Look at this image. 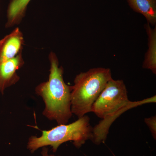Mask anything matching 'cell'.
I'll use <instances>...</instances> for the list:
<instances>
[{
	"instance_id": "obj_6",
	"label": "cell",
	"mask_w": 156,
	"mask_h": 156,
	"mask_svg": "<svg viewBox=\"0 0 156 156\" xmlns=\"http://www.w3.org/2000/svg\"><path fill=\"white\" fill-rule=\"evenodd\" d=\"M24 41L19 28L0 41V63L12 59L22 52Z\"/></svg>"
},
{
	"instance_id": "obj_7",
	"label": "cell",
	"mask_w": 156,
	"mask_h": 156,
	"mask_svg": "<svg viewBox=\"0 0 156 156\" xmlns=\"http://www.w3.org/2000/svg\"><path fill=\"white\" fill-rule=\"evenodd\" d=\"M129 7L145 17L151 26L156 23V0H126Z\"/></svg>"
},
{
	"instance_id": "obj_4",
	"label": "cell",
	"mask_w": 156,
	"mask_h": 156,
	"mask_svg": "<svg viewBox=\"0 0 156 156\" xmlns=\"http://www.w3.org/2000/svg\"><path fill=\"white\" fill-rule=\"evenodd\" d=\"M92 132L90 118L85 115L71 124L58 125L50 130L42 131L39 137L32 135L28 139L27 147L33 154L40 148L49 146L55 153L62 144L70 141L75 147L80 148L91 139Z\"/></svg>"
},
{
	"instance_id": "obj_2",
	"label": "cell",
	"mask_w": 156,
	"mask_h": 156,
	"mask_svg": "<svg viewBox=\"0 0 156 156\" xmlns=\"http://www.w3.org/2000/svg\"><path fill=\"white\" fill-rule=\"evenodd\" d=\"M50 63V74L48 81L41 83L35 88V93L42 98L45 104L42 114L58 125L68 123L73 116L71 110V87L64 82V69L59 66L55 53L49 55Z\"/></svg>"
},
{
	"instance_id": "obj_11",
	"label": "cell",
	"mask_w": 156,
	"mask_h": 156,
	"mask_svg": "<svg viewBox=\"0 0 156 156\" xmlns=\"http://www.w3.org/2000/svg\"><path fill=\"white\" fill-rule=\"evenodd\" d=\"M42 148V151L41 152V156H56L55 155L53 154H49V150H48V148L47 147H44Z\"/></svg>"
},
{
	"instance_id": "obj_5",
	"label": "cell",
	"mask_w": 156,
	"mask_h": 156,
	"mask_svg": "<svg viewBox=\"0 0 156 156\" xmlns=\"http://www.w3.org/2000/svg\"><path fill=\"white\" fill-rule=\"evenodd\" d=\"M24 61L22 52L12 59L0 63V92L4 95L7 88L17 83L20 80L17 71L23 66Z\"/></svg>"
},
{
	"instance_id": "obj_3",
	"label": "cell",
	"mask_w": 156,
	"mask_h": 156,
	"mask_svg": "<svg viewBox=\"0 0 156 156\" xmlns=\"http://www.w3.org/2000/svg\"><path fill=\"white\" fill-rule=\"evenodd\" d=\"M110 69H91L76 76L71 87V110L79 118L91 112L93 103L112 79Z\"/></svg>"
},
{
	"instance_id": "obj_9",
	"label": "cell",
	"mask_w": 156,
	"mask_h": 156,
	"mask_svg": "<svg viewBox=\"0 0 156 156\" xmlns=\"http://www.w3.org/2000/svg\"><path fill=\"white\" fill-rule=\"evenodd\" d=\"M31 0H11L7 10L5 27H12L19 24L25 16L27 5Z\"/></svg>"
},
{
	"instance_id": "obj_1",
	"label": "cell",
	"mask_w": 156,
	"mask_h": 156,
	"mask_svg": "<svg viewBox=\"0 0 156 156\" xmlns=\"http://www.w3.org/2000/svg\"><path fill=\"white\" fill-rule=\"evenodd\" d=\"M156 99L154 95L141 101H130L124 81L112 78L92 107L91 112L102 120L93 128L91 140L97 145L104 142L112 123L120 115L144 104L155 103Z\"/></svg>"
},
{
	"instance_id": "obj_8",
	"label": "cell",
	"mask_w": 156,
	"mask_h": 156,
	"mask_svg": "<svg viewBox=\"0 0 156 156\" xmlns=\"http://www.w3.org/2000/svg\"><path fill=\"white\" fill-rule=\"evenodd\" d=\"M149 23L144 25V28L148 36V49L146 53L142 67L150 70L156 74V28H152Z\"/></svg>"
},
{
	"instance_id": "obj_10",
	"label": "cell",
	"mask_w": 156,
	"mask_h": 156,
	"mask_svg": "<svg viewBox=\"0 0 156 156\" xmlns=\"http://www.w3.org/2000/svg\"><path fill=\"white\" fill-rule=\"evenodd\" d=\"M144 122L148 127L149 128L153 137L155 140L156 139V117L153 116L149 118H145Z\"/></svg>"
}]
</instances>
